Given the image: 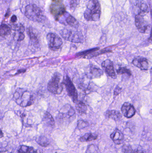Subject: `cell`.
I'll use <instances>...</instances> for the list:
<instances>
[{
  "instance_id": "5b68a950",
  "label": "cell",
  "mask_w": 152,
  "mask_h": 153,
  "mask_svg": "<svg viewBox=\"0 0 152 153\" xmlns=\"http://www.w3.org/2000/svg\"><path fill=\"white\" fill-rule=\"evenodd\" d=\"M50 10V12L57 21L66 13V8L62 0H52Z\"/></svg>"
},
{
  "instance_id": "4316f807",
  "label": "cell",
  "mask_w": 152,
  "mask_h": 153,
  "mask_svg": "<svg viewBox=\"0 0 152 153\" xmlns=\"http://www.w3.org/2000/svg\"><path fill=\"white\" fill-rule=\"evenodd\" d=\"M37 143L40 146L44 147H46L49 145V141L44 136H40L38 138Z\"/></svg>"
},
{
  "instance_id": "ba28073f",
  "label": "cell",
  "mask_w": 152,
  "mask_h": 153,
  "mask_svg": "<svg viewBox=\"0 0 152 153\" xmlns=\"http://www.w3.org/2000/svg\"><path fill=\"white\" fill-rule=\"evenodd\" d=\"M49 48L53 51H57L61 47L62 41L61 38L55 33H50L46 36Z\"/></svg>"
},
{
  "instance_id": "5bb4252c",
  "label": "cell",
  "mask_w": 152,
  "mask_h": 153,
  "mask_svg": "<svg viewBox=\"0 0 152 153\" xmlns=\"http://www.w3.org/2000/svg\"><path fill=\"white\" fill-rule=\"evenodd\" d=\"M103 74V71L101 69L93 66L90 67L87 73V76L91 79L100 78Z\"/></svg>"
},
{
  "instance_id": "f546056e",
  "label": "cell",
  "mask_w": 152,
  "mask_h": 153,
  "mask_svg": "<svg viewBox=\"0 0 152 153\" xmlns=\"http://www.w3.org/2000/svg\"><path fill=\"white\" fill-rule=\"evenodd\" d=\"M69 1L71 9H75L77 5V0H69Z\"/></svg>"
},
{
  "instance_id": "44dd1931",
  "label": "cell",
  "mask_w": 152,
  "mask_h": 153,
  "mask_svg": "<svg viewBox=\"0 0 152 153\" xmlns=\"http://www.w3.org/2000/svg\"><path fill=\"white\" fill-rule=\"evenodd\" d=\"M43 120L45 124L49 126H53L54 125V120L49 112H46L45 113Z\"/></svg>"
},
{
  "instance_id": "4fadbf2b",
  "label": "cell",
  "mask_w": 152,
  "mask_h": 153,
  "mask_svg": "<svg viewBox=\"0 0 152 153\" xmlns=\"http://www.w3.org/2000/svg\"><path fill=\"white\" fill-rule=\"evenodd\" d=\"M132 63L136 67L143 71H146L149 68V62L146 58L137 56L134 58Z\"/></svg>"
},
{
  "instance_id": "d6a6232c",
  "label": "cell",
  "mask_w": 152,
  "mask_h": 153,
  "mask_svg": "<svg viewBox=\"0 0 152 153\" xmlns=\"http://www.w3.org/2000/svg\"><path fill=\"white\" fill-rule=\"evenodd\" d=\"M17 20V16L16 15H14L13 16H12V17H11V22H12V23H14V22H16Z\"/></svg>"
},
{
  "instance_id": "d4e9b609",
  "label": "cell",
  "mask_w": 152,
  "mask_h": 153,
  "mask_svg": "<svg viewBox=\"0 0 152 153\" xmlns=\"http://www.w3.org/2000/svg\"><path fill=\"white\" fill-rule=\"evenodd\" d=\"M27 33L30 38V40L35 44L38 43V41L37 39V36L35 33L33 31L32 29L29 28L28 29Z\"/></svg>"
},
{
  "instance_id": "9c48e42d",
  "label": "cell",
  "mask_w": 152,
  "mask_h": 153,
  "mask_svg": "<svg viewBox=\"0 0 152 153\" xmlns=\"http://www.w3.org/2000/svg\"><path fill=\"white\" fill-rule=\"evenodd\" d=\"M145 13L139 12L135 16V24L138 31L142 33H145L149 27V23L144 18Z\"/></svg>"
},
{
  "instance_id": "2e32d148",
  "label": "cell",
  "mask_w": 152,
  "mask_h": 153,
  "mask_svg": "<svg viewBox=\"0 0 152 153\" xmlns=\"http://www.w3.org/2000/svg\"><path fill=\"white\" fill-rule=\"evenodd\" d=\"M105 117L111 119L115 121L120 120L122 118L120 112L116 110H108L105 112Z\"/></svg>"
},
{
  "instance_id": "3957f363",
  "label": "cell",
  "mask_w": 152,
  "mask_h": 153,
  "mask_svg": "<svg viewBox=\"0 0 152 153\" xmlns=\"http://www.w3.org/2000/svg\"><path fill=\"white\" fill-rule=\"evenodd\" d=\"M60 33L64 39L72 43H82L84 42L83 35L77 30L65 28L62 30Z\"/></svg>"
},
{
  "instance_id": "cb8c5ba5",
  "label": "cell",
  "mask_w": 152,
  "mask_h": 153,
  "mask_svg": "<svg viewBox=\"0 0 152 153\" xmlns=\"http://www.w3.org/2000/svg\"><path fill=\"white\" fill-rule=\"evenodd\" d=\"M18 153H37L33 147L26 146H21L18 151Z\"/></svg>"
},
{
  "instance_id": "83f0119b",
  "label": "cell",
  "mask_w": 152,
  "mask_h": 153,
  "mask_svg": "<svg viewBox=\"0 0 152 153\" xmlns=\"http://www.w3.org/2000/svg\"><path fill=\"white\" fill-rule=\"evenodd\" d=\"M99 50L98 48H93V49H89V50H87L86 51H83L82 52L78 53L77 54V56H87L89 54L92 53H94L95 51H97Z\"/></svg>"
},
{
  "instance_id": "f1b7e54d",
  "label": "cell",
  "mask_w": 152,
  "mask_h": 153,
  "mask_svg": "<svg viewBox=\"0 0 152 153\" xmlns=\"http://www.w3.org/2000/svg\"><path fill=\"white\" fill-rule=\"evenodd\" d=\"M88 123L83 120H79L78 122L77 127L79 129H83L88 126Z\"/></svg>"
},
{
  "instance_id": "52a82bcc",
  "label": "cell",
  "mask_w": 152,
  "mask_h": 153,
  "mask_svg": "<svg viewBox=\"0 0 152 153\" xmlns=\"http://www.w3.org/2000/svg\"><path fill=\"white\" fill-rule=\"evenodd\" d=\"M62 83L65 85L68 94L72 99L73 102L75 103L76 102L78 101L77 91L75 85L68 76L66 75L64 77Z\"/></svg>"
},
{
  "instance_id": "6da1fadb",
  "label": "cell",
  "mask_w": 152,
  "mask_h": 153,
  "mask_svg": "<svg viewBox=\"0 0 152 153\" xmlns=\"http://www.w3.org/2000/svg\"><path fill=\"white\" fill-rule=\"evenodd\" d=\"M101 7L98 0H90L84 13L85 19L88 21H97L100 19Z\"/></svg>"
},
{
  "instance_id": "484cf974",
  "label": "cell",
  "mask_w": 152,
  "mask_h": 153,
  "mask_svg": "<svg viewBox=\"0 0 152 153\" xmlns=\"http://www.w3.org/2000/svg\"><path fill=\"white\" fill-rule=\"evenodd\" d=\"M117 73L118 74H126L129 76H131V72L129 69L126 67H120L117 71Z\"/></svg>"
},
{
  "instance_id": "4dcf8cb0",
  "label": "cell",
  "mask_w": 152,
  "mask_h": 153,
  "mask_svg": "<svg viewBox=\"0 0 152 153\" xmlns=\"http://www.w3.org/2000/svg\"><path fill=\"white\" fill-rule=\"evenodd\" d=\"M121 91V88L119 86H117L116 87V89H115V91H114V94L116 95H118Z\"/></svg>"
},
{
  "instance_id": "277c9868",
  "label": "cell",
  "mask_w": 152,
  "mask_h": 153,
  "mask_svg": "<svg viewBox=\"0 0 152 153\" xmlns=\"http://www.w3.org/2000/svg\"><path fill=\"white\" fill-rule=\"evenodd\" d=\"M61 76L59 74L56 73L52 77L48 85V91L54 94H59L63 90L62 82H61Z\"/></svg>"
},
{
  "instance_id": "7c38bea8",
  "label": "cell",
  "mask_w": 152,
  "mask_h": 153,
  "mask_svg": "<svg viewBox=\"0 0 152 153\" xmlns=\"http://www.w3.org/2000/svg\"><path fill=\"white\" fill-rule=\"evenodd\" d=\"M121 110L124 117L127 118H131L136 114L134 107L129 102H125L122 105Z\"/></svg>"
},
{
  "instance_id": "e0dca14e",
  "label": "cell",
  "mask_w": 152,
  "mask_h": 153,
  "mask_svg": "<svg viewBox=\"0 0 152 153\" xmlns=\"http://www.w3.org/2000/svg\"><path fill=\"white\" fill-rule=\"evenodd\" d=\"M98 135L93 133H87L80 137L79 141L81 142H89L94 141L98 138Z\"/></svg>"
},
{
  "instance_id": "1f68e13d",
  "label": "cell",
  "mask_w": 152,
  "mask_h": 153,
  "mask_svg": "<svg viewBox=\"0 0 152 153\" xmlns=\"http://www.w3.org/2000/svg\"><path fill=\"white\" fill-rule=\"evenodd\" d=\"M24 38H25V35L23 34V33H20L18 39V41H22L24 39Z\"/></svg>"
},
{
  "instance_id": "7a4b0ae2",
  "label": "cell",
  "mask_w": 152,
  "mask_h": 153,
  "mask_svg": "<svg viewBox=\"0 0 152 153\" xmlns=\"http://www.w3.org/2000/svg\"><path fill=\"white\" fill-rule=\"evenodd\" d=\"M25 15L29 19L37 22H42L45 19V16L42 10L35 4L27 5Z\"/></svg>"
},
{
  "instance_id": "8fae6325",
  "label": "cell",
  "mask_w": 152,
  "mask_h": 153,
  "mask_svg": "<svg viewBox=\"0 0 152 153\" xmlns=\"http://www.w3.org/2000/svg\"><path fill=\"white\" fill-rule=\"evenodd\" d=\"M102 66L106 73L113 79L117 78L112 62L109 59L105 60L102 63Z\"/></svg>"
},
{
  "instance_id": "8992f818",
  "label": "cell",
  "mask_w": 152,
  "mask_h": 153,
  "mask_svg": "<svg viewBox=\"0 0 152 153\" xmlns=\"http://www.w3.org/2000/svg\"><path fill=\"white\" fill-rule=\"evenodd\" d=\"M16 98V102L22 107L30 106L34 102V98L32 94L28 91L22 93L21 95L17 91L14 94Z\"/></svg>"
},
{
  "instance_id": "603a6c76",
  "label": "cell",
  "mask_w": 152,
  "mask_h": 153,
  "mask_svg": "<svg viewBox=\"0 0 152 153\" xmlns=\"http://www.w3.org/2000/svg\"><path fill=\"white\" fill-rule=\"evenodd\" d=\"M122 153H144L142 150H134L130 146L125 145L122 146Z\"/></svg>"
},
{
  "instance_id": "d6986e66",
  "label": "cell",
  "mask_w": 152,
  "mask_h": 153,
  "mask_svg": "<svg viewBox=\"0 0 152 153\" xmlns=\"http://www.w3.org/2000/svg\"><path fill=\"white\" fill-rule=\"evenodd\" d=\"M76 108L79 113L81 114H86L87 110V107L84 102L78 101L76 102Z\"/></svg>"
},
{
  "instance_id": "ac0fdd59",
  "label": "cell",
  "mask_w": 152,
  "mask_h": 153,
  "mask_svg": "<svg viewBox=\"0 0 152 153\" xmlns=\"http://www.w3.org/2000/svg\"><path fill=\"white\" fill-rule=\"evenodd\" d=\"M135 4L140 9V12L148 13H149V7L146 3L143 0H137Z\"/></svg>"
},
{
  "instance_id": "9a60e30c",
  "label": "cell",
  "mask_w": 152,
  "mask_h": 153,
  "mask_svg": "<svg viewBox=\"0 0 152 153\" xmlns=\"http://www.w3.org/2000/svg\"><path fill=\"white\" fill-rule=\"evenodd\" d=\"M111 138L113 142L117 145L122 143L124 139V134L123 133L118 129H115L113 133L111 134Z\"/></svg>"
},
{
  "instance_id": "30bf717a",
  "label": "cell",
  "mask_w": 152,
  "mask_h": 153,
  "mask_svg": "<svg viewBox=\"0 0 152 153\" xmlns=\"http://www.w3.org/2000/svg\"><path fill=\"white\" fill-rule=\"evenodd\" d=\"M60 116L62 118H67L68 120H73L76 116V111L70 105L66 104L61 110Z\"/></svg>"
},
{
  "instance_id": "e575fe53",
  "label": "cell",
  "mask_w": 152,
  "mask_h": 153,
  "mask_svg": "<svg viewBox=\"0 0 152 153\" xmlns=\"http://www.w3.org/2000/svg\"><path fill=\"white\" fill-rule=\"evenodd\" d=\"M0 78H1V76H0Z\"/></svg>"
},
{
  "instance_id": "ffe728a7",
  "label": "cell",
  "mask_w": 152,
  "mask_h": 153,
  "mask_svg": "<svg viewBox=\"0 0 152 153\" xmlns=\"http://www.w3.org/2000/svg\"><path fill=\"white\" fill-rule=\"evenodd\" d=\"M11 32V28L10 26L5 24L0 26V36H5L10 35Z\"/></svg>"
},
{
  "instance_id": "7402d4cb",
  "label": "cell",
  "mask_w": 152,
  "mask_h": 153,
  "mask_svg": "<svg viewBox=\"0 0 152 153\" xmlns=\"http://www.w3.org/2000/svg\"><path fill=\"white\" fill-rule=\"evenodd\" d=\"M66 22L72 27L77 28L79 26L78 21L72 15H69L67 17Z\"/></svg>"
},
{
  "instance_id": "836d02e7",
  "label": "cell",
  "mask_w": 152,
  "mask_h": 153,
  "mask_svg": "<svg viewBox=\"0 0 152 153\" xmlns=\"http://www.w3.org/2000/svg\"><path fill=\"white\" fill-rule=\"evenodd\" d=\"M3 137V134L1 130L0 129V138H2Z\"/></svg>"
}]
</instances>
